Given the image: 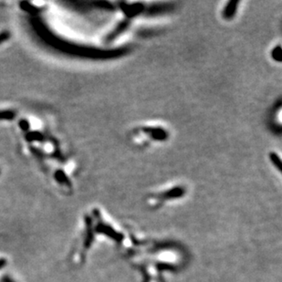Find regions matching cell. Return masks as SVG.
<instances>
[{"mask_svg":"<svg viewBox=\"0 0 282 282\" xmlns=\"http://www.w3.org/2000/svg\"><path fill=\"white\" fill-rule=\"evenodd\" d=\"M8 36H9V34H8L7 32H5V33L1 34V35H0V42H1V41H4L5 40H7Z\"/></svg>","mask_w":282,"mask_h":282,"instance_id":"cell-2","label":"cell"},{"mask_svg":"<svg viewBox=\"0 0 282 282\" xmlns=\"http://www.w3.org/2000/svg\"><path fill=\"white\" fill-rule=\"evenodd\" d=\"M15 115H16V113L13 111H9V110L0 111V121L13 120L15 118Z\"/></svg>","mask_w":282,"mask_h":282,"instance_id":"cell-1","label":"cell"},{"mask_svg":"<svg viewBox=\"0 0 282 282\" xmlns=\"http://www.w3.org/2000/svg\"><path fill=\"white\" fill-rule=\"evenodd\" d=\"M7 265V261L5 259H0V269Z\"/></svg>","mask_w":282,"mask_h":282,"instance_id":"cell-3","label":"cell"}]
</instances>
